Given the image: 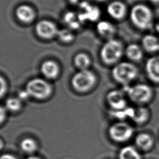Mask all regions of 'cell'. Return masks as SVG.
Instances as JSON below:
<instances>
[{"instance_id":"32","label":"cell","mask_w":159,"mask_h":159,"mask_svg":"<svg viewBox=\"0 0 159 159\" xmlns=\"http://www.w3.org/2000/svg\"><path fill=\"white\" fill-rule=\"evenodd\" d=\"M149 1L153 4H159V0H149Z\"/></svg>"},{"instance_id":"14","label":"cell","mask_w":159,"mask_h":159,"mask_svg":"<svg viewBox=\"0 0 159 159\" xmlns=\"http://www.w3.org/2000/svg\"><path fill=\"white\" fill-rule=\"evenodd\" d=\"M41 71L47 78L53 79L56 78L59 73V66L53 60H47L41 65Z\"/></svg>"},{"instance_id":"7","label":"cell","mask_w":159,"mask_h":159,"mask_svg":"<svg viewBox=\"0 0 159 159\" xmlns=\"http://www.w3.org/2000/svg\"><path fill=\"white\" fill-rule=\"evenodd\" d=\"M133 128L127 123L119 122L112 125L109 129V134L111 138L119 142L128 140L132 136Z\"/></svg>"},{"instance_id":"11","label":"cell","mask_w":159,"mask_h":159,"mask_svg":"<svg viewBox=\"0 0 159 159\" xmlns=\"http://www.w3.org/2000/svg\"><path fill=\"white\" fill-rule=\"evenodd\" d=\"M107 100L110 106L116 111L123 110L126 108L127 101L121 91H111L107 96Z\"/></svg>"},{"instance_id":"28","label":"cell","mask_w":159,"mask_h":159,"mask_svg":"<svg viewBox=\"0 0 159 159\" xmlns=\"http://www.w3.org/2000/svg\"><path fill=\"white\" fill-rule=\"evenodd\" d=\"M5 117H6V111L4 108L2 106H1V123L3 122Z\"/></svg>"},{"instance_id":"10","label":"cell","mask_w":159,"mask_h":159,"mask_svg":"<svg viewBox=\"0 0 159 159\" xmlns=\"http://www.w3.org/2000/svg\"><path fill=\"white\" fill-rule=\"evenodd\" d=\"M145 69L148 78L155 83H159V56H152L145 62Z\"/></svg>"},{"instance_id":"17","label":"cell","mask_w":159,"mask_h":159,"mask_svg":"<svg viewBox=\"0 0 159 159\" xmlns=\"http://www.w3.org/2000/svg\"><path fill=\"white\" fill-rule=\"evenodd\" d=\"M153 142L152 137L148 134L142 133L137 135L135 137L137 146L144 151L150 150L153 147Z\"/></svg>"},{"instance_id":"22","label":"cell","mask_w":159,"mask_h":159,"mask_svg":"<svg viewBox=\"0 0 159 159\" xmlns=\"http://www.w3.org/2000/svg\"><path fill=\"white\" fill-rule=\"evenodd\" d=\"M74 63L81 70H86L90 65V58L86 54L80 53L75 57Z\"/></svg>"},{"instance_id":"8","label":"cell","mask_w":159,"mask_h":159,"mask_svg":"<svg viewBox=\"0 0 159 159\" xmlns=\"http://www.w3.org/2000/svg\"><path fill=\"white\" fill-rule=\"evenodd\" d=\"M77 15L81 23L86 21H95L100 16V10L98 7L84 1L79 4V11Z\"/></svg>"},{"instance_id":"20","label":"cell","mask_w":159,"mask_h":159,"mask_svg":"<svg viewBox=\"0 0 159 159\" xmlns=\"http://www.w3.org/2000/svg\"><path fill=\"white\" fill-rule=\"evenodd\" d=\"M119 158V159H141V156L134 147L126 146L120 151Z\"/></svg>"},{"instance_id":"29","label":"cell","mask_w":159,"mask_h":159,"mask_svg":"<svg viewBox=\"0 0 159 159\" xmlns=\"http://www.w3.org/2000/svg\"><path fill=\"white\" fill-rule=\"evenodd\" d=\"M1 159H17L14 156L10 154H4L1 157Z\"/></svg>"},{"instance_id":"5","label":"cell","mask_w":159,"mask_h":159,"mask_svg":"<svg viewBox=\"0 0 159 159\" xmlns=\"http://www.w3.org/2000/svg\"><path fill=\"white\" fill-rule=\"evenodd\" d=\"M25 90L30 96L38 99H44L50 95L52 87L45 80L34 78L27 83Z\"/></svg>"},{"instance_id":"4","label":"cell","mask_w":159,"mask_h":159,"mask_svg":"<svg viewBox=\"0 0 159 159\" xmlns=\"http://www.w3.org/2000/svg\"><path fill=\"white\" fill-rule=\"evenodd\" d=\"M96 78L95 75L88 70H83L77 72L71 79L73 88L78 92H86L95 84Z\"/></svg>"},{"instance_id":"31","label":"cell","mask_w":159,"mask_h":159,"mask_svg":"<svg viewBox=\"0 0 159 159\" xmlns=\"http://www.w3.org/2000/svg\"><path fill=\"white\" fill-rule=\"evenodd\" d=\"M71 3L73 4H78V3H80L82 1H84V0H69Z\"/></svg>"},{"instance_id":"25","label":"cell","mask_w":159,"mask_h":159,"mask_svg":"<svg viewBox=\"0 0 159 159\" xmlns=\"http://www.w3.org/2000/svg\"><path fill=\"white\" fill-rule=\"evenodd\" d=\"M58 37L59 38V39L63 42H71L73 39H74V36L72 34V32L68 30V29H61V30H58Z\"/></svg>"},{"instance_id":"6","label":"cell","mask_w":159,"mask_h":159,"mask_svg":"<svg viewBox=\"0 0 159 159\" xmlns=\"http://www.w3.org/2000/svg\"><path fill=\"white\" fill-rule=\"evenodd\" d=\"M124 90L133 102L139 104L148 102L153 95L152 88L145 84H138L131 87L125 86Z\"/></svg>"},{"instance_id":"34","label":"cell","mask_w":159,"mask_h":159,"mask_svg":"<svg viewBox=\"0 0 159 159\" xmlns=\"http://www.w3.org/2000/svg\"><path fill=\"white\" fill-rule=\"evenodd\" d=\"M98 1H102V0H98Z\"/></svg>"},{"instance_id":"15","label":"cell","mask_w":159,"mask_h":159,"mask_svg":"<svg viewBox=\"0 0 159 159\" xmlns=\"http://www.w3.org/2000/svg\"><path fill=\"white\" fill-rule=\"evenodd\" d=\"M17 17L22 22L28 23L33 20L35 17L34 9L28 5L19 6L16 11Z\"/></svg>"},{"instance_id":"21","label":"cell","mask_w":159,"mask_h":159,"mask_svg":"<svg viewBox=\"0 0 159 159\" xmlns=\"http://www.w3.org/2000/svg\"><path fill=\"white\" fill-rule=\"evenodd\" d=\"M65 22L73 29H76L80 27L81 22L78 15L73 12H68L64 15Z\"/></svg>"},{"instance_id":"2","label":"cell","mask_w":159,"mask_h":159,"mask_svg":"<svg viewBox=\"0 0 159 159\" xmlns=\"http://www.w3.org/2000/svg\"><path fill=\"white\" fill-rule=\"evenodd\" d=\"M138 73V69L134 64L129 62H121L114 66L112 75L116 81L127 86L137 76Z\"/></svg>"},{"instance_id":"3","label":"cell","mask_w":159,"mask_h":159,"mask_svg":"<svg viewBox=\"0 0 159 159\" xmlns=\"http://www.w3.org/2000/svg\"><path fill=\"white\" fill-rule=\"evenodd\" d=\"M124 52L123 45L120 42L110 39L106 42L101 50V57L107 65L116 63L122 57Z\"/></svg>"},{"instance_id":"16","label":"cell","mask_w":159,"mask_h":159,"mask_svg":"<svg viewBox=\"0 0 159 159\" xmlns=\"http://www.w3.org/2000/svg\"><path fill=\"white\" fill-rule=\"evenodd\" d=\"M125 54L129 59L134 61H140L143 57L142 47L135 43L129 45L125 49Z\"/></svg>"},{"instance_id":"33","label":"cell","mask_w":159,"mask_h":159,"mask_svg":"<svg viewBox=\"0 0 159 159\" xmlns=\"http://www.w3.org/2000/svg\"><path fill=\"white\" fill-rule=\"evenodd\" d=\"M26 159H40V158L37 157H28Z\"/></svg>"},{"instance_id":"24","label":"cell","mask_w":159,"mask_h":159,"mask_svg":"<svg viewBox=\"0 0 159 159\" xmlns=\"http://www.w3.org/2000/svg\"><path fill=\"white\" fill-rule=\"evenodd\" d=\"M6 108L12 112L19 111L21 107V101L19 98H11L6 100Z\"/></svg>"},{"instance_id":"1","label":"cell","mask_w":159,"mask_h":159,"mask_svg":"<svg viewBox=\"0 0 159 159\" xmlns=\"http://www.w3.org/2000/svg\"><path fill=\"white\" fill-rule=\"evenodd\" d=\"M130 18L134 25L141 30H150L155 25L153 12L145 4L134 5L130 10Z\"/></svg>"},{"instance_id":"26","label":"cell","mask_w":159,"mask_h":159,"mask_svg":"<svg viewBox=\"0 0 159 159\" xmlns=\"http://www.w3.org/2000/svg\"><path fill=\"white\" fill-rule=\"evenodd\" d=\"M0 82H1V91H0V96L1 98H2L3 95L5 94L6 91V81L4 80V79L3 78L2 76H1V79H0Z\"/></svg>"},{"instance_id":"19","label":"cell","mask_w":159,"mask_h":159,"mask_svg":"<svg viewBox=\"0 0 159 159\" xmlns=\"http://www.w3.org/2000/svg\"><path fill=\"white\" fill-rule=\"evenodd\" d=\"M149 117L148 110L145 107L134 109L131 119L137 124H142L146 122Z\"/></svg>"},{"instance_id":"27","label":"cell","mask_w":159,"mask_h":159,"mask_svg":"<svg viewBox=\"0 0 159 159\" xmlns=\"http://www.w3.org/2000/svg\"><path fill=\"white\" fill-rule=\"evenodd\" d=\"M19 98L20 99H25L26 98H27L29 96V93H27V91L26 90H24V91H22L19 93Z\"/></svg>"},{"instance_id":"9","label":"cell","mask_w":159,"mask_h":159,"mask_svg":"<svg viewBox=\"0 0 159 159\" xmlns=\"http://www.w3.org/2000/svg\"><path fill=\"white\" fill-rule=\"evenodd\" d=\"M37 35L43 39H50L57 35L58 30L56 25L47 20H42L39 22L35 26Z\"/></svg>"},{"instance_id":"18","label":"cell","mask_w":159,"mask_h":159,"mask_svg":"<svg viewBox=\"0 0 159 159\" xmlns=\"http://www.w3.org/2000/svg\"><path fill=\"white\" fill-rule=\"evenodd\" d=\"M97 30L98 33L105 37L110 38L115 32L114 25L106 20L100 21L97 25Z\"/></svg>"},{"instance_id":"12","label":"cell","mask_w":159,"mask_h":159,"mask_svg":"<svg viewBox=\"0 0 159 159\" xmlns=\"http://www.w3.org/2000/svg\"><path fill=\"white\" fill-rule=\"evenodd\" d=\"M142 47L149 53L159 52V37L152 34L145 35L142 39Z\"/></svg>"},{"instance_id":"23","label":"cell","mask_w":159,"mask_h":159,"mask_svg":"<svg viewBox=\"0 0 159 159\" xmlns=\"http://www.w3.org/2000/svg\"><path fill=\"white\" fill-rule=\"evenodd\" d=\"M20 148L24 152L27 153H31L36 150L37 145L34 139L26 138L20 142Z\"/></svg>"},{"instance_id":"13","label":"cell","mask_w":159,"mask_h":159,"mask_svg":"<svg viewBox=\"0 0 159 159\" xmlns=\"http://www.w3.org/2000/svg\"><path fill=\"white\" fill-rule=\"evenodd\" d=\"M108 14L114 19H122L127 12L125 5L120 1H114L110 3L107 8Z\"/></svg>"},{"instance_id":"30","label":"cell","mask_w":159,"mask_h":159,"mask_svg":"<svg viewBox=\"0 0 159 159\" xmlns=\"http://www.w3.org/2000/svg\"><path fill=\"white\" fill-rule=\"evenodd\" d=\"M154 27H155V29L156 30V32L158 33V34L159 35V20L157 22H156L155 24V25H154Z\"/></svg>"}]
</instances>
